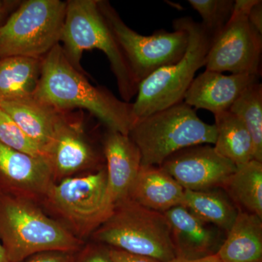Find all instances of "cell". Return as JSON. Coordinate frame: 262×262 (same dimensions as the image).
<instances>
[{
    "mask_svg": "<svg viewBox=\"0 0 262 262\" xmlns=\"http://www.w3.org/2000/svg\"><path fill=\"white\" fill-rule=\"evenodd\" d=\"M33 96L60 112L87 110L108 130L125 136L136 122L133 103L120 101L107 90L90 83L69 62L59 44L42 58L40 77Z\"/></svg>",
    "mask_w": 262,
    "mask_h": 262,
    "instance_id": "obj_1",
    "label": "cell"
},
{
    "mask_svg": "<svg viewBox=\"0 0 262 262\" xmlns=\"http://www.w3.org/2000/svg\"><path fill=\"white\" fill-rule=\"evenodd\" d=\"M0 243L10 262H22L42 251L75 253L85 244L37 203L3 194H0Z\"/></svg>",
    "mask_w": 262,
    "mask_h": 262,
    "instance_id": "obj_2",
    "label": "cell"
},
{
    "mask_svg": "<svg viewBox=\"0 0 262 262\" xmlns=\"http://www.w3.org/2000/svg\"><path fill=\"white\" fill-rule=\"evenodd\" d=\"M60 42L69 62L82 72V53L97 49L104 53L117 79L119 92L125 102L130 103L138 91L121 48L107 22L101 14L96 0H70L67 3L66 15Z\"/></svg>",
    "mask_w": 262,
    "mask_h": 262,
    "instance_id": "obj_3",
    "label": "cell"
},
{
    "mask_svg": "<svg viewBox=\"0 0 262 262\" xmlns=\"http://www.w3.org/2000/svg\"><path fill=\"white\" fill-rule=\"evenodd\" d=\"M129 137L140 151L141 165L159 166L176 151L201 144H214V124L206 123L187 103L173 106L138 119Z\"/></svg>",
    "mask_w": 262,
    "mask_h": 262,
    "instance_id": "obj_4",
    "label": "cell"
},
{
    "mask_svg": "<svg viewBox=\"0 0 262 262\" xmlns=\"http://www.w3.org/2000/svg\"><path fill=\"white\" fill-rule=\"evenodd\" d=\"M106 165L53 183L39 206L77 238L88 242L111 215L106 201Z\"/></svg>",
    "mask_w": 262,
    "mask_h": 262,
    "instance_id": "obj_5",
    "label": "cell"
},
{
    "mask_svg": "<svg viewBox=\"0 0 262 262\" xmlns=\"http://www.w3.org/2000/svg\"><path fill=\"white\" fill-rule=\"evenodd\" d=\"M89 241L161 262L176 257L171 229L164 213L144 208L128 198L117 203Z\"/></svg>",
    "mask_w": 262,
    "mask_h": 262,
    "instance_id": "obj_6",
    "label": "cell"
},
{
    "mask_svg": "<svg viewBox=\"0 0 262 262\" xmlns=\"http://www.w3.org/2000/svg\"><path fill=\"white\" fill-rule=\"evenodd\" d=\"M173 24L187 31V51L179 61L155 71L139 84L137 98L133 103L136 121L182 102L196 72L206 63L211 36L190 17L176 19Z\"/></svg>",
    "mask_w": 262,
    "mask_h": 262,
    "instance_id": "obj_7",
    "label": "cell"
},
{
    "mask_svg": "<svg viewBox=\"0 0 262 262\" xmlns=\"http://www.w3.org/2000/svg\"><path fill=\"white\" fill-rule=\"evenodd\" d=\"M67 3L29 0L0 26V58L10 56L42 58L59 44Z\"/></svg>",
    "mask_w": 262,
    "mask_h": 262,
    "instance_id": "obj_8",
    "label": "cell"
},
{
    "mask_svg": "<svg viewBox=\"0 0 262 262\" xmlns=\"http://www.w3.org/2000/svg\"><path fill=\"white\" fill-rule=\"evenodd\" d=\"M98 5L138 85L155 71L179 61L187 51V31L177 24L173 23V32L161 29L151 35H141L124 23L110 3L98 1Z\"/></svg>",
    "mask_w": 262,
    "mask_h": 262,
    "instance_id": "obj_9",
    "label": "cell"
},
{
    "mask_svg": "<svg viewBox=\"0 0 262 262\" xmlns=\"http://www.w3.org/2000/svg\"><path fill=\"white\" fill-rule=\"evenodd\" d=\"M262 34L246 15H232L228 23L212 39L204 67L224 73L260 76Z\"/></svg>",
    "mask_w": 262,
    "mask_h": 262,
    "instance_id": "obj_10",
    "label": "cell"
},
{
    "mask_svg": "<svg viewBox=\"0 0 262 262\" xmlns=\"http://www.w3.org/2000/svg\"><path fill=\"white\" fill-rule=\"evenodd\" d=\"M184 190L222 189L237 166L215 151L201 144L179 150L159 165Z\"/></svg>",
    "mask_w": 262,
    "mask_h": 262,
    "instance_id": "obj_11",
    "label": "cell"
},
{
    "mask_svg": "<svg viewBox=\"0 0 262 262\" xmlns=\"http://www.w3.org/2000/svg\"><path fill=\"white\" fill-rule=\"evenodd\" d=\"M46 156L54 183L94 171L105 165L104 158L91 145L80 124L71 121L62 114Z\"/></svg>",
    "mask_w": 262,
    "mask_h": 262,
    "instance_id": "obj_12",
    "label": "cell"
},
{
    "mask_svg": "<svg viewBox=\"0 0 262 262\" xmlns=\"http://www.w3.org/2000/svg\"><path fill=\"white\" fill-rule=\"evenodd\" d=\"M53 183L47 158L16 151L0 143V194L39 205Z\"/></svg>",
    "mask_w": 262,
    "mask_h": 262,
    "instance_id": "obj_13",
    "label": "cell"
},
{
    "mask_svg": "<svg viewBox=\"0 0 262 262\" xmlns=\"http://www.w3.org/2000/svg\"><path fill=\"white\" fill-rule=\"evenodd\" d=\"M171 229L176 257L200 258L216 254L227 233L200 220L183 206L163 213Z\"/></svg>",
    "mask_w": 262,
    "mask_h": 262,
    "instance_id": "obj_14",
    "label": "cell"
},
{
    "mask_svg": "<svg viewBox=\"0 0 262 262\" xmlns=\"http://www.w3.org/2000/svg\"><path fill=\"white\" fill-rule=\"evenodd\" d=\"M259 77L248 74H231L206 70L196 77L184 95V101L194 110H206L213 115L229 111L248 86Z\"/></svg>",
    "mask_w": 262,
    "mask_h": 262,
    "instance_id": "obj_15",
    "label": "cell"
},
{
    "mask_svg": "<svg viewBox=\"0 0 262 262\" xmlns=\"http://www.w3.org/2000/svg\"><path fill=\"white\" fill-rule=\"evenodd\" d=\"M107 203L115 208L128 196L141 165L140 151L128 136L108 130L103 140Z\"/></svg>",
    "mask_w": 262,
    "mask_h": 262,
    "instance_id": "obj_16",
    "label": "cell"
},
{
    "mask_svg": "<svg viewBox=\"0 0 262 262\" xmlns=\"http://www.w3.org/2000/svg\"><path fill=\"white\" fill-rule=\"evenodd\" d=\"M184 189L160 166L141 165L129 191V199L144 208L165 213L181 206Z\"/></svg>",
    "mask_w": 262,
    "mask_h": 262,
    "instance_id": "obj_17",
    "label": "cell"
},
{
    "mask_svg": "<svg viewBox=\"0 0 262 262\" xmlns=\"http://www.w3.org/2000/svg\"><path fill=\"white\" fill-rule=\"evenodd\" d=\"M0 107L46 155L61 112L40 102L34 96L16 101H2Z\"/></svg>",
    "mask_w": 262,
    "mask_h": 262,
    "instance_id": "obj_18",
    "label": "cell"
},
{
    "mask_svg": "<svg viewBox=\"0 0 262 262\" xmlns=\"http://www.w3.org/2000/svg\"><path fill=\"white\" fill-rule=\"evenodd\" d=\"M216 254L222 262H262V219L239 211Z\"/></svg>",
    "mask_w": 262,
    "mask_h": 262,
    "instance_id": "obj_19",
    "label": "cell"
},
{
    "mask_svg": "<svg viewBox=\"0 0 262 262\" xmlns=\"http://www.w3.org/2000/svg\"><path fill=\"white\" fill-rule=\"evenodd\" d=\"M42 58L10 56L0 58V102L34 96Z\"/></svg>",
    "mask_w": 262,
    "mask_h": 262,
    "instance_id": "obj_20",
    "label": "cell"
},
{
    "mask_svg": "<svg viewBox=\"0 0 262 262\" xmlns=\"http://www.w3.org/2000/svg\"><path fill=\"white\" fill-rule=\"evenodd\" d=\"M181 206L185 207L200 220L219 227L227 234L239 210L222 189L184 190Z\"/></svg>",
    "mask_w": 262,
    "mask_h": 262,
    "instance_id": "obj_21",
    "label": "cell"
},
{
    "mask_svg": "<svg viewBox=\"0 0 262 262\" xmlns=\"http://www.w3.org/2000/svg\"><path fill=\"white\" fill-rule=\"evenodd\" d=\"M214 117L215 151L237 167L254 160L252 139L242 120L230 111Z\"/></svg>",
    "mask_w": 262,
    "mask_h": 262,
    "instance_id": "obj_22",
    "label": "cell"
},
{
    "mask_svg": "<svg viewBox=\"0 0 262 262\" xmlns=\"http://www.w3.org/2000/svg\"><path fill=\"white\" fill-rule=\"evenodd\" d=\"M238 208L262 219V163L252 160L237 167L222 188Z\"/></svg>",
    "mask_w": 262,
    "mask_h": 262,
    "instance_id": "obj_23",
    "label": "cell"
},
{
    "mask_svg": "<svg viewBox=\"0 0 262 262\" xmlns=\"http://www.w3.org/2000/svg\"><path fill=\"white\" fill-rule=\"evenodd\" d=\"M229 111L244 122L254 149V160L262 163V84L248 86L236 100Z\"/></svg>",
    "mask_w": 262,
    "mask_h": 262,
    "instance_id": "obj_24",
    "label": "cell"
},
{
    "mask_svg": "<svg viewBox=\"0 0 262 262\" xmlns=\"http://www.w3.org/2000/svg\"><path fill=\"white\" fill-rule=\"evenodd\" d=\"M188 3L201 15L203 19L201 25L213 39L228 23L232 16L234 1L189 0Z\"/></svg>",
    "mask_w": 262,
    "mask_h": 262,
    "instance_id": "obj_25",
    "label": "cell"
},
{
    "mask_svg": "<svg viewBox=\"0 0 262 262\" xmlns=\"http://www.w3.org/2000/svg\"><path fill=\"white\" fill-rule=\"evenodd\" d=\"M0 143L10 149L33 156L44 157L46 153L24 134L16 122L0 107Z\"/></svg>",
    "mask_w": 262,
    "mask_h": 262,
    "instance_id": "obj_26",
    "label": "cell"
},
{
    "mask_svg": "<svg viewBox=\"0 0 262 262\" xmlns=\"http://www.w3.org/2000/svg\"><path fill=\"white\" fill-rule=\"evenodd\" d=\"M71 262H112L110 248L105 245L88 241L74 254Z\"/></svg>",
    "mask_w": 262,
    "mask_h": 262,
    "instance_id": "obj_27",
    "label": "cell"
},
{
    "mask_svg": "<svg viewBox=\"0 0 262 262\" xmlns=\"http://www.w3.org/2000/svg\"><path fill=\"white\" fill-rule=\"evenodd\" d=\"M75 253L62 251H42L32 255L22 262H71Z\"/></svg>",
    "mask_w": 262,
    "mask_h": 262,
    "instance_id": "obj_28",
    "label": "cell"
},
{
    "mask_svg": "<svg viewBox=\"0 0 262 262\" xmlns=\"http://www.w3.org/2000/svg\"><path fill=\"white\" fill-rule=\"evenodd\" d=\"M108 248L112 262H161L149 256L134 254L117 248Z\"/></svg>",
    "mask_w": 262,
    "mask_h": 262,
    "instance_id": "obj_29",
    "label": "cell"
},
{
    "mask_svg": "<svg viewBox=\"0 0 262 262\" xmlns=\"http://www.w3.org/2000/svg\"><path fill=\"white\" fill-rule=\"evenodd\" d=\"M248 20L260 34H262V1L258 0L248 15Z\"/></svg>",
    "mask_w": 262,
    "mask_h": 262,
    "instance_id": "obj_30",
    "label": "cell"
},
{
    "mask_svg": "<svg viewBox=\"0 0 262 262\" xmlns=\"http://www.w3.org/2000/svg\"><path fill=\"white\" fill-rule=\"evenodd\" d=\"M258 0H236L234 3L232 15L248 16Z\"/></svg>",
    "mask_w": 262,
    "mask_h": 262,
    "instance_id": "obj_31",
    "label": "cell"
},
{
    "mask_svg": "<svg viewBox=\"0 0 262 262\" xmlns=\"http://www.w3.org/2000/svg\"><path fill=\"white\" fill-rule=\"evenodd\" d=\"M168 262H222L218 255H212V256H206V257L194 258V259H189V258H184L175 257Z\"/></svg>",
    "mask_w": 262,
    "mask_h": 262,
    "instance_id": "obj_32",
    "label": "cell"
},
{
    "mask_svg": "<svg viewBox=\"0 0 262 262\" xmlns=\"http://www.w3.org/2000/svg\"><path fill=\"white\" fill-rule=\"evenodd\" d=\"M10 4V2L7 1H1L0 0V22H1L2 19L6 13L7 10L8 8V5Z\"/></svg>",
    "mask_w": 262,
    "mask_h": 262,
    "instance_id": "obj_33",
    "label": "cell"
},
{
    "mask_svg": "<svg viewBox=\"0 0 262 262\" xmlns=\"http://www.w3.org/2000/svg\"><path fill=\"white\" fill-rule=\"evenodd\" d=\"M0 262H10L1 243H0Z\"/></svg>",
    "mask_w": 262,
    "mask_h": 262,
    "instance_id": "obj_34",
    "label": "cell"
}]
</instances>
